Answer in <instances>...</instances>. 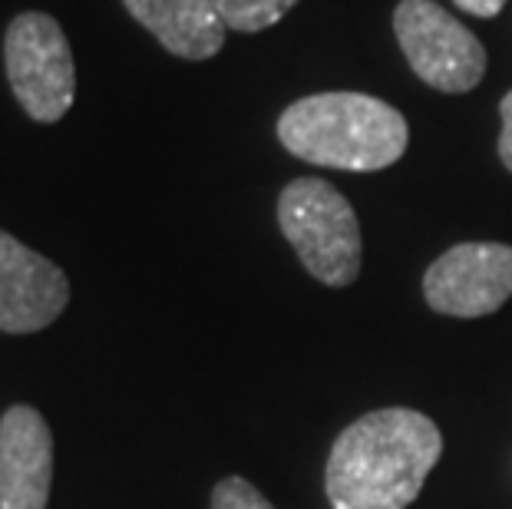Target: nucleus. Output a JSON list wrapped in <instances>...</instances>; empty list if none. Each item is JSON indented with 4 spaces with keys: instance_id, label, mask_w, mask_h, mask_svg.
Segmentation results:
<instances>
[{
    "instance_id": "5",
    "label": "nucleus",
    "mask_w": 512,
    "mask_h": 509,
    "mask_svg": "<svg viewBox=\"0 0 512 509\" xmlns=\"http://www.w3.org/2000/svg\"><path fill=\"white\" fill-rule=\"evenodd\" d=\"M394 37L410 70L440 93H470L486 77V47L437 0H400Z\"/></svg>"
},
{
    "instance_id": "6",
    "label": "nucleus",
    "mask_w": 512,
    "mask_h": 509,
    "mask_svg": "<svg viewBox=\"0 0 512 509\" xmlns=\"http://www.w3.org/2000/svg\"><path fill=\"white\" fill-rule=\"evenodd\" d=\"M427 305L450 318H486L512 298V245L460 242L423 272Z\"/></svg>"
},
{
    "instance_id": "10",
    "label": "nucleus",
    "mask_w": 512,
    "mask_h": 509,
    "mask_svg": "<svg viewBox=\"0 0 512 509\" xmlns=\"http://www.w3.org/2000/svg\"><path fill=\"white\" fill-rule=\"evenodd\" d=\"M294 4L298 0H212L222 24L238 34H261V30L275 27Z\"/></svg>"
},
{
    "instance_id": "2",
    "label": "nucleus",
    "mask_w": 512,
    "mask_h": 509,
    "mask_svg": "<svg viewBox=\"0 0 512 509\" xmlns=\"http://www.w3.org/2000/svg\"><path fill=\"white\" fill-rule=\"evenodd\" d=\"M278 139L294 159L344 172H380L407 153L410 126L397 106L370 93L301 96L278 116Z\"/></svg>"
},
{
    "instance_id": "1",
    "label": "nucleus",
    "mask_w": 512,
    "mask_h": 509,
    "mask_svg": "<svg viewBox=\"0 0 512 509\" xmlns=\"http://www.w3.org/2000/svg\"><path fill=\"white\" fill-rule=\"evenodd\" d=\"M443 433L427 414L384 407L337 433L324 467L331 509H407L440 463Z\"/></svg>"
},
{
    "instance_id": "3",
    "label": "nucleus",
    "mask_w": 512,
    "mask_h": 509,
    "mask_svg": "<svg viewBox=\"0 0 512 509\" xmlns=\"http://www.w3.org/2000/svg\"><path fill=\"white\" fill-rule=\"evenodd\" d=\"M278 225L301 265L328 288H347L361 275V222L331 182L304 176L281 189Z\"/></svg>"
},
{
    "instance_id": "12",
    "label": "nucleus",
    "mask_w": 512,
    "mask_h": 509,
    "mask_svg": "<svg viewBox=\"0 0 512 509\" xmlns=\"http://www.w3.org/2000/svg\"><path fill=\"white\" fill-rule=\"evenodd\" d=\"M499 116H503V133H499V162L512 172V90L499 100Z\"/></svg>"
},
{
    "instance_id": "13",
    "label": "nucleus",
    "mask_w": 512,
    "mask_h": 509,
    "mask_svg": "<svg viewBox=\"0 0 512 509\" xmlns=\"http://www.w3.org/2000/svg\"><path fill=\"white\" fill-rule=\"evenodd\" d=\"M456 7L463 10V14H470V17H483V20H489V17H496L499 10L506 7V0H453Z\"/></svg>"
},
{
    "instance_id": "4",
    "label": "nucleus",
    "mask_w": 512,
    "mask_h": 509,
    "mask_svg": "<svg viewBox=\"0 0 512 509\" xmlns=\"http://www.w3.org/2000/svg\"><path fill=\"white\" fill-rule=\"evenodd\" d=\"M4 70L17 103L34 123H60L76 100V60L60 20L24 10L7 24Z\"/></svg>"
},
{
    "instance_id": "8",
    "label": "nucleus",
    "mask_w": 512,
    "mask_h": 509,
    "mask_svg": "<svg viewBox=\"0 0 512 509\" xmlns=\"http://www.w3.org/2000/svg\"><path fill=\"white\" fill-rule=\"evenodd\" d=\"M50 486V424L30 404H14L0 420V509H47Z\"/></svg>"
},
{
    "instance_id": "11",
    "label": "nucleus",
    "mask_w": 512,
    "mask_h": 509,
    "mask_svg": "<svg viewBox=\"0 0 512 509\" xmlns=\"http://www.w3.org/2000/svg\"><path fill=\"white\" fill-rule=\"evenodd\" d=\"M212 509H275V506L258 493L255 483L242 480V476H225L212 490Z\"/></svg>"
},
{
    "instance_id": "7",
    "label": "nucleus",
    "mask_w": 512,
    "mask_h": 509,
    "mask_svg": "<svg viewBox=\"0 0 512 509\" xmlns=\"http://www.w3.org/2000/svg\"><path fill=\"white\" fill-rule=\"evenodd\" d=\"M70 305L60 265L0 229V331L34 334L50 328Z\"/></svg>"
},
{
    "instance_id": "9",
    "label": "nucleus",
    "mask_w": 512,
    "mask_h": 509,
    "mask_svg": "<svg viewBox=\"0 0 512 509\" xmlns=\"http://www.w3.org/2000/svg\"><path fill=\"white\" fill-rule=\"evenodd\" d=\"M129 17L179 60H212L225 47V24L212 0H123Z\"/></svg>"
}]
</instances>
